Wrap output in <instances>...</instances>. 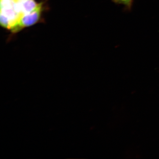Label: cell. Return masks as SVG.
<instances>
[{
	"label": "cell",
	"instance_id": "7a4b0ae2",
	"mask_svg": "<svg viewBox=\"0 0 159 159\" xmlns=\"http://www.w3.org/2000/svg\"><path fill=\"white\" fill-rule=\"evenodd\" d=\"M43 3H40L37 9L30 13L22 16L21 17L10 30L13 33H16L24 28L34 25L39 21L43 11Z\"/></svg>",
	"mask_w": 159,
	"mask_h": 159
},
{
	"label": "cell",
	"instance_id": "3957f363",
	"mask_svg": "<svg viewBox=\"0 0 159 159\" xmlns=\"http://www.w3.org/2000/svg\"><path fill=\"white\" fill-rule=\"evenodd\" d=\"M40 3H37L34 0H22L16 2L14 7L16 11L21 15L28 14L37 9Z\"/></svg>",
	"mask_w": 159,
	"mask_h": 159
},
{
	"label": "cell",
	"instance_id": "277c9868",
	"mask_svg": "<svg viewBox=\"0 0 159 159\" xmlns=\"http://www.w3.org/2000/svg\"><path fill=\"white\" fill-rule=\"evenodd\" d=\"M113 2L118 5L124 6L127 11H130L132 7L134 0H111Z\"/></svg>",
	"mask_w": 159,
	"mask_h": 159
},
{
	"label": "cell",
	"instance_id": "6da1fadb",
	"mask_svg": "<svg viewBox=\"0 0 159 159\" xmlns=\"http://www.w3.org/2000/svg\"><path fill=\"white\" fill-rule=\"evenodd\" d=\"M15 2L14 0H1L0 23L3 27L10 30L22 16L15 8Z\"/></svg>",
	"mask_w": 159,
	"mask_h": 159
},
{
	"label": "cell",
	"instance_id": "5b68a950",
	"mask_svg": "<svg viewBox=\"0 0 159 159\" xmlns=\"http://www.w3.org/2000/svg\"><path fill=\"white\" fill-rule=\"evenodd\" d=\"M16 2H19V1H22V0H14Z\"/></svg>",
	"mask_w": 159,
	"mask_h": 159
}]
</instances>
